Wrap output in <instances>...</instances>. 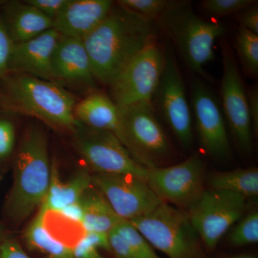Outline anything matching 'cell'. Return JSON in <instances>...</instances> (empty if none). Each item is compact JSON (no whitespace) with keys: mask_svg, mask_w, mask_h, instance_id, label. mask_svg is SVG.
Returning <instances> with one entry per match:
<instances>
[{"mask_svg":"<svg viewBox=\"0 0 258 258\" xmlns=\"http://www.w3.org/2000/svg\"><path fill=\"white\" fill-rule=\"evenodd\" d=\"M156 40L154 20L118 4L83 39L96 81L109 86L127 64Z\"/></svg>","mask_w":258,"mask_h":258,"instance_id":"obj_1","label":"cell"},{"mask_svg":"<svg viewBox=\"0 0 258 258\" xmlns=\"http://www.w3.org/2000/svg\"><path fill=\"white\" fill-rule=\"evenodd\" d=\"M13 176L4 211L10 223L19 226L40 208L50 186L47 137L40 125H29L25 129L15 154Z\"/></svg>","mask_w":258,"mask_h":258,"instance_id":"obj_2","label":"cell"},{"mask_svg":"<svg viewBox=\"0 0 258 258\" xmlns=\"http://www.w3.org/2000/svg\"><path fill=\"white\" fill-rule=\"evenodd\" d=\"M76 103L72 93L52 81L23 74H9L0 80V106L35 117L59 130L74 131L78 123Z\"/></svg>","mask_w":258,"mask_h":258,"instance_id":"obj_3","label":"cell"},{"mask_svg":"<svg viewBox=\"0 0 258 258\" xmlns=\"http://www.w3.org/2000/svg\"><path fill=\"white\" fill-rule=\"evenodd\" d=\"M159 20L190 70L209 80L204 68L213 60L214 44L225 26L200 18L186 1H174Z\"/></svg>","mask_w":258,"mask_h":258,"instance_id":"obj_4","label":"cell"},{"mask_svg":"<svg viewBox=\"0 0 258 258\" xmlns=\"http://www.w3.org/2000/svg\"><path fill=\"white\" fill-rule=\"evenodd\" d=\"M128 222L167 258H208L184 210L164 203L150 213Z\"/></svg>","mask_w":258,"mask_h":258,"instance_id":"obj_5","label":"cell"},{"mask_svg":"<svg viewBox=\"0 0 258 258\" xmlns=\"http://www.w3.org/2000/svg\"><path fill=\"white\" fill-rule=\"evenodd\" d=\"M71 134L78 152L95 173L132 176L147 181L149 168L137 162L114 134L79 122Z\"/></svg>","mask_w":258,"mask_h":258,"instance_id":"obj_6","label":"cell"},{"mask_svg":"<svg viewBox=\"0 0 258 258\" xmlns=\"http://www.w3.org/2000/svg\"><path fill=\"white\" fill-rule=\"evenodd\" d=\"M118 108L123 127V145L141 165L159 166V162L169 157L171 147L154 114L152 102Z\"/></svg>","mask_w":258,"mask_h":258,"instance_id":"obj_7","label":"cell"},{"mask_svg":"<svg viewBox=\"0 0 258 258\" xmlns=\"http://www.w3.org/2000/svg\"><path fill=\"white\" fill-rule=\"evenodd\" d=\"M165 52L153 40L113 80L111 98L118 108L152 102L164 70Z\"/></svg>","mask_w":258,"mask_h":258,"instance_id":"obj_8","label":"cell"},{"mask_svg":"<svg viewBox=\"0 0 258 258\" xmlns=\"http://www.w3.org/2000/svg\"><path fill=\"white\" fill-rule=\"evenodd\" d=\"M247 210V198L220 190H205L186 211L205 249L212 252Z\"/></svg>","mask_w":258,"mask_h":258,"instance_id":"obj_9","label":"cell"},{"mask_svg":"<svg viewBox=\"0 0 258 258\" xmlns=\"http://www.w3.org/2000/svg\"><path fill=\"white\" fill-rule=\"evenodd\" d=\"M205 164L198 154L175 165L149 168L147 181L164 202L187 211L205 191Z\"/></svg>","mask_w":258,"mask_h":258,"instance_id":"obj_10","label":"cell"},{"mask_svg":"<svg viewBox=\"0 0 258 258\" xmlns=\"http://www.w3.org/2000/svg\"><path fill=\"white\" fill-rule=\"evenodd\" d=\"M154 97L180 145L186 150L190 149L193 142L192 115L179 66L169 49L165 52L164 70Z\"/></svg>","mask_w":258,"mask_h":258,"instance_id":"obj_11","label":"cell"},{"mask_svg":"<svg viewBox=\"0 0 258 258\" xmlns=\"http://www.w3.org/2000/svg\"><path fill=\"white\" fill-rule=\"evenodd\" d=\"M91 179L93 186L122 220L144 216L164 203L147 181L135 176L95 173Z\"/></svg>","mask_w":258,"mask_h":258,"instance_id":"obj_12","label":"cell"},{"mask_svg":"<svg viewBox=\"0 0 258 258\" xmlns=\"http://www.w3.org/2000/svg\"><path fill=\"white\" fill-rule=\"evenodd\" d=\"M222 76L220 95L222 112L236 144L242 152L252 147V128L247 105V91L234 55L226 42L222 45Z\"/></svg>","mask_w":258,"mask_h":258,"instance_id":"obj_13","label":"cell"},{"mask_svg":"<svg viewBox=\"0 0 258 258\" xmlns=\"http://www.w3.org/2000/svg\"><path fill=\"white\" fill-rule=\"evenodd\" d=\"M191 106L197 132L205 152L216 159H225L231 154L225 116L216 97L201 80L191 83Z\"/></svg>","mask_w":258,"mask_h":258,"instance_id":"obj_14","label":"cell"},{"mask_svg":"<svg viewBox=\"0 0 258 258\" xmlns=\"http://www.w3.org/2000/svg\"><path fill=\"white\" fill-rule=\"evenodd\" d=\"M60 35L53 28L13 45L10 74H23L52 81V60Z\"/></svg>","mask_w":258,"mask_h":258,"instance_id":"obj_15","label":"cell"},{"mask_svg":"<svg viewBox=\"0 0 258 258\" xmlns=\"http://www.w3.org/2000/svg\"><path fill=\"white\" fill-rule=\"evenodd\" d=\"M53 82L69 86L96 87L91 60L83 40L61 37L52 60Z\"/></svg>","mask_w":258,"mask_h":258,"instance_id":"obj_16","label":"cell"},{"mask_svg":"<svg viewBox=\"0 0 258 258\" xmlns=\"http://www.w3.org/2000/svg\"><path fill=\"white\" fill-rule=\"evenodd\" d=\"M114 4L110 0H69L54 19L52 28L61 37L83 40L105 20Z\"/></svg>","mask_w":258,"mask_h":258,"instance_id":"obj_17","label":"cell"},{"mask_svg":"<svg viewBox=\"0 0 258 258\" xmlns=\"http://www.w3.org/2000/svg\"><path fill=\"white\" fill-rule=\"evenodd\" d=\"M74 115L81 124L114 134L122 143L123 134L119 108L105 93L93 91L77 102Z\"/></svg>","mask_w":258,"mask_h":258,"instance_id":"obj_18","label":"cell"},{"mask_svg":"<svg viewBox=\"0 0 258 258\" xmlns=\"http://www.w3.org/2000/svg\"><path fill=\"white\" fill-rule=\"evenodd\" d=\"M0 15L14 43L27 41L52 28L53 20L26 2L6 1Z\"/></svg>","mask_w":258,"mask_h":258,"instance_id":"obj_19","label":"cell"},{"mask_svg":"<svg viewBox=\"0 0 258 258\" xmlns=\"http://www.w3.org/2000/svg\"><path fill=\"white\" fill-rule=\"evenodd\" d=\"M91 186V175L86 171H79L69 181L62 182L55 162H52L50 186L39 209L45 212H60L66 207L79 202Z\"/></svg>","mask_w":258,"mask_h":258,"instance_id":"obj_20","label":"cell"},{"mask_svg":"<svg viewBox=\"0 0 258 258\" xmlns=\"http://www.w3.org/2000/svg\"><path fill=\"white\" fill-rule=\"evenodd\" d=\"M83 208L81 224L86 232L109 235L122 221L102 194L93 186L81 199Z\"/></svg>","mask_w":258,"mask_h":258,"instance_id":"obj_21","label":"cell"},{"mask_svg":"<svg viewBox=\"0 0 258 258\" xmlns=\"http://www.w3.org/2000/svg\"><path fill=\"white\" fill-rule=\"evenodd\" d=\"M45 212L39 209L36 217L24 232V240L29 249L45 258H74L73 249L55 238L44 224Z\"/></svg>","mask_w":258,"mask_h":258,"instance_id":"obj_22","label":"cell"},{"mask_svg":"<svg viewBox=\"0 0 258 258\" xmlns=\"http://www.w3.org/2000/svg\"><path fill=\"white\" fill-rule=\"evenodd\" d=\"M210 189L242 195L246 198L258 195V170L256 167L226 171H215L208 177Z\"/></svg>","mask_w":258,"mask_h":258,"instance_id":"obj_23","label":"cell"},{"mask_svg":"<svg viewBox=\"0 0 258 258\" xmlns=\"http://www.w3.org/2000/svg\"><path fill=\"white\" fill-rule=\"evenodd\" d=\"M236 50L247 74L256 76L258 73V35L240 28L235 38Z\"/></svg>","mask_w":258,"mask_h":258,"instance_id":"obj_24","label":"cell"},{"mask_svg":"<svg viewBox=\"0 0 258 258\" xmlns=\"http://www.w3.org/2000/svg\"><path fill=\"white\" fill-rule=\"evenodd\" d=\"M229 235L228 242L232 247H242L258 242V211L252 210L238 220Z\"/></svg>","mask_w":258,"mask_h":258,"instance_id":"obj_25","label":"cell"},{"mask_svg":"<svg viewBox=\"0 0 258 258\" xmlns=\"http://www.w3.org/2000/svg\"><path fill=\"white\" fill-rule=\"evenodd\" d=\"M138 258H161L149 242L130 222L122 220L115 228Z\"/></svg>","mask_w":258,"mask_h":258,"instance_id":"obj_26","label":"cell"},{"mask_svg":"<svg viewBox=\"0 0 258 258\" xmlns=\"http://www.w3.org/2000/svg\"><path fill=\"white\" fill-rule=\"evenodd\" d=\"M174 2L171 0H120L116 4L141 16L154 20L159 19Z\"/></svg>","mask_w":258,"mask_h":258,"instance_id":"obj_27","label":"cell"},{"mask_svg":"<svg viewBox=\"0 0 258 258\" xmlns=\"http://www.w3.org/2000/svg\"><path fill=\"white\" fill-rule=\"evenodd\" d=\"M254 3L253 0H205L202 5L208 14L224 17L240 13Z\"/></svg>","mask_w":258,"mask_h":258,"instance_id":"obj_28","label":"cell"},{"mask_svg":"<svg viewBox=\"0 0 258 258\" xmlns=\"http://www.w3.org/2000/svg\"><path fill=\"white\" fill-rule=\"evenodd\" d=\"M16 130L13 120L6 115H0V161L10 159L14 152Z\"/></svg>","mask_w":258,"mask_h":258,"instance_id":"obj_29","label":"cell"},{"mask_svg":"<svg viewBox=\"0 0 258 258\" xmlns=\"http://www.w3.org/2000/svg\"><path fill=\"white\" fill-rule=\"evenodd\" d=\"M14 42L10 37L0 15V80L10 74L9 64Z\"/></svg>","mask_w":258,"mask_h":258,"instance_id":"obj_30","label":"cell"},{"mask_svg":"<svg viewBox=\"0 0 258 258\" xmlns=\"http://www.w3.org/2000/svg\"><path fill=\"white\" fill-rule=\"evenodd\" d=\"M99 246L86 232L73 247V255L74 258H106L102 255Z\"/></svg>","mask_w":258,"mask_h":258,"instance_id":"obj_31","label":"cell"},{"mask_svg":"<svg viewBox=\"0 0 258 258\" xmlns=\"http://www.w3.org/2000/svg\"><path fill=\"white\" fill-rule=\"evenodd\" d=\"M108 241L110 252L113 258H138L126 241L116 231L113 230L108 235Z\"/></svg>","mask_w":258,"mask_h":258,"instance_id":"obj_32","label":"cell"},{"mask_svg":"<svg viewBox=\"0 0 258 258\" xmlns=\"http://www.w3.org/2000/svg\"><path fill=\"white\" fill-rule=\"evenodd\" d=\"M68 1L69 0H28L25 2L53 20L63 10Z\"/></svg>","mask_w":258,"mask_h":258,"instance_id":"obj_33","label":"cell"},{"mask_svg":"<svg viewBox=\"0 0 258 258\" xmlns=\"http://www.w3.org/2000/svg\"><path fill=\"white\" fill-rule=\"evenodd\" d=\"M0 258H32L18 240L9 237L0 244Z\"/></svg>","mask_w":258,"mask_h":258,"instance_id":"obj_34","label":"cell"},{"mask_svg":"<svg viewBox=\"0 0 258 258\" xmlns=\"http://www.w3.org/2000/svg\"><path fill=\"white\" fill-rule=\"evenodd\" d=\"M239 13L238 21L241 28L258 35V8L255 3Z\"/></svg>","mask_w":258,"mask_h":258,"instance_id":"obj_35","label":"cell"},{"mask_svg":"<svg viewBox=\"0 0 258 258\" xmlns=\"http://www.w3.org/2000/svg\"><path fill=\"white\" fill-rule=\"evenodd\" d=\"M248 111L252 123V133L257 135L258 132V90L252 88L247 91Z\"/></svg>","mask_w":258,"mask_h":258,"instance_id":"obj_36","label":"cell"},{"mask_svg":"<svg viewBox=\"0 0 258 258\" xmlns=\"http://www.w3.org/2000/svg\"><path fill=\"white\" fill-rule=\"evenodd\" d=\"M60 212L61 215H63L64 217H67L68 219L72 220V221L79 222V223L81 224V222H82L83 208L81 200H80L79 202H77V203L66 207V208L61 210L60 212ZM81 225H82V224H81Z\"/></svg>","mask_w":258,"mask_h":258,"instance_id":"obj_37","label":"cell"},{"mask_svg":"<svg viewBox=\"0 0 258 258\" xmlns=\"http://www.w3.org/2000/svg\"><path fill=\"white\" fill-rule=\"evenodd\" d=\"M218 258H258L257 254L254 252H241V253L228 254Z\"/></svg>","mask_w":258,"mask_h":258,"instance_id":"obj_38","label":"cell"},{"mask_svg":"<svg viewBox=\"0 0 258 258\" xmlns=\"http://www.w3.org/2000/svg\"><path fill=\"white\" fill-rule=\"evenodd\" d=\"M9 234H8V230L5 228L4 225L0 222V244L9 237Z\"/></svg>","mask_w":258,"mask_h":258,"instance_id":"obj_39","label":"cell"},{"mask_svg":"<svg viewBox=\"0 0 258 258\" xmlns=\"http://www.w3.org/2000/svg\"><path fill=\"white\" fill-rule=\"evenodd\" d=\"M5 2H6V1H1V0H0V5H4L5 3Z\"/></svg>","mask_w":258,"mask_h":258,"instance_id":"obj_40","label":"cell"}]
</instances>
